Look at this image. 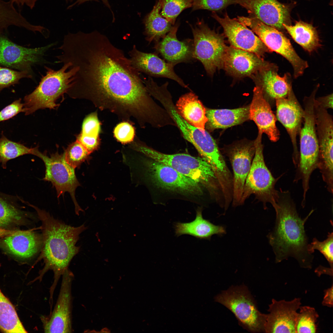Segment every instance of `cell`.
Returning <instances> with one entry per match:
<instances>
[{
    "instance_id": "1",
    "label": "cell",
    "mask_w": 333,
    "mask_h": 333,
    "mask_svg": "<svg viewBox=\"0 0 333 333\" xmlns=\"http://www.w3.org/2000/svg\"><path fill=\"white\" fill-rule=\"evenodd\" d=\"M56 63L77 67L68 93L91 101L122 119L136 117L151 97L130 59L104 35L97 31L65 35Z\"/></svg>"
},
{
    "instance_id": "2",
    "label": "cell",
    "mask_w": 333,
    "mask_h": 333,
    "mask_svg": "<svg viewBox=\"0 0 333 333\" xmlns=\"http://www.w3.org/2000/svg\"><path fill=\"white\" fill-rule=\"evenodd\" d=\"M273 207L276 213V223L268 237L276 262L292 257L301 267L310 269L313 256L307 250L308 239L304 225L312 211L304 219H301L294 202L285 192H279Z\"/></svg>"
},
{
    "instance_id": "3",
    "label": "cell",
    "mask_w": 333,
    "mask_h": 333,
    "mask_svg": "<svg viewBox=\"0 0 333 333\" xmlns=\"http://www.w3.org/2000/svg\"><path fill=\"white\" fill-rule=\"evenodd\" d=\"M33 208L41 222L43 244L39 260L44 266L40 276L49 270H52L54 281L53 290L59 278L68 267L73 258L79 252L76 245L80 234L87 229L84 224L75 227L54 218L45 210L29 204Z\"/></svg>"
},
{
    "instance_id": "4",
    "label": "cell",
    "mask_w": 333,
    "mask_h": 333,
    "mask_svg": "<svg viewBox=\"0 0 333 333\" xmlns=\"http://www.w3.org/2000/svg\"><path fill=\"white\" fill-rule=\"evenodd\" d=\"M139 150L204 187L217 202L222 199L223 194L217 178L211 166L202 158L184 153L165 154L142 145L139 146Z\"/></svg>"
},
{
    "instance_id": "5",
    "label": "cell",
    "mask_w": 333,
    "mask_h": 333,
    "mask_svg": "<svg viewBox=\"0 0 333 333\" xmlns=\"http://www.w3.org/2000/svg\"><path fill=\"white\" fill-rule=\"evenodd\" d=\"M70 63L63 64L62 67L55 70L45 66L46 74L42 76L35 89L24 98L25 115L32 113L40 109H55L59 105L57 100L72 87L77 67H71Z\"/></svg>"
},
{
    "instance_id": "6",
    "label": "cell",
    "mask_w": 333,
    "mask_h": 333,
    "mask_svg": "<svg viewBox=\"0 0 333 333\" xmlns=\"http://www.w3.org/2000/svg\"><path fill=\"white\" fill-rule=\"evenodd\" d=\"M215 300L230 310L245 329L252 332H264L266 314L259 310L245 286H232L217 295Z\"/></svg>"
},
{
    "instance_id": "7",
    "label": "cell",
    "mask_w": 333,
    "mask_h": 333,
    "mask_svg": "<svg viewBox=\"0 0 333 333\" xmlns=\"http://www.w3.org/2000/svg\"><path fill=\"white\" fill-rule=\"evenodd\" d=\"M262 134L259 133L254 142L255 153L251 168L247 177L240 202L243 204L251 195L263 203L266 208L267 203L273 206L279 197L275 188L276 179L265 164L262 143Z\"/></svg>"
},
{
    "instance_id": "8",
    "label": "cell",
    "mask_w": 333,
    "mask_h": 333,
    "mask_svg": "<svg viewBox=\"0 0 333 333\" xmlns=\"http://www.w3.org/2000/svg\"><path fill=\"white\" fill-rule=\"evenodd\" d=\"M315 96L311 95L304 99L303 124L299 133L298 168L304 189L309 188L311 175L318 168V164L319 148L315 125Z\"/></svg>"
},
{
    "instance_id": "9",
    "label": "cell",
    "mask_w": 333,
    "mask_h": 333,
    "mask_svg": "<svg viewBox=\"0 0 333 333\" xmlns=\"http://www.w3.org/2000/svg\"><path fill=\"white\" fill-rule=\"evenodd\" d=\"M190 26L194 38L193 58L201 62L212 76L217 69L223 68L228 46L222 35L211 30L202 19H198L194 27Z\"/></svg>"
},
{
    "instance_id": "10",
    "label": "cell",
    "mask_w": 333,
    "mask_h": 333,
    "mask_svg": "<svg viewBox=\"0 0 333 333\" xmlns=\"http://www.w3.org/2000/svg\"><path fill=\"white\" fill-rule=\"evenodd\" d=\"M237 19L249 27L271 51L281 55L290 63L295 78L303 74L308 67L307 62L298 55L289 39L281 31L264 24L255 17L239 16Z\"/></svg>"
},
{
    "instance_id": "11",
    "label": "cell",
    "mask_w": 333,
    "mask_h": 333,
    "mask_svg": "<svg viewBox=\"0 0 333 333\" xmlns=\"http://www.w3.org/2000/svg\"><path fill=\"white\" fill-rule=\"evenodd\" d=\"M35 155L41 158L45 166V175L43 180L50 182L55 187L58 198L66 192L69 193L75 206L76 214L79 215L82 210L79 206L75 196V191L80 184L76 176L75 169L65 160L64 153L58 152L48 157L39 151L37 148Z\"/></svg>"
},
{
    "instance_id": "12",
    "label": "cell",
    "mask_w": 333,
    "mask_h": 333,
    "mask_svg": "<svg viewBox=\"0 0 333 333\" xmlns=\"http://www.w3.org/2000/svg\"><path fill=\"white\" fill-rule=\"evenodd\" d=\"M60 290L54 308L47 318H42L45 333H71L72 285L74 278L68 269L62 275Z\"/></svg>"
},
{
    "instance_id": "13",
    "label": "cell",
    "mask_w": 333,
    "mask_h": 333,
    "mask_svg": "<svg viewBox=\"0 0 333 333\" xmlns=\"http://www.w3.org/2000/svg\"><path fill=\"white\" fill-rule=\"evenodd\" d=\"M54 43L35 48L24 47L11 41L0 34V64L27 71L32 74V66L44 61L46 52Z\"/></svg>"
},
{
    "instance_id": "14",
    "label": "cell",
    "mask_w": 333,
    "mask_h": 333,
    "mask_svg": "<svg viewBox=\"0 0 333 333\" xmlns=\"http://www.w3.org/2000/svg\"><path fill=\"white\" fill-rule=\"evenodd\" d=\"M151 179L158 187L165 190L189 195H200L201 185L172 167L153 159L147 163Z\"/></svg>"
},
{
    "instance_id": "15",
    "label": "cell",
    "mask_w": 333,
    "mask_h": 333,
    "mask_svg": "<svg viewBox=\"0 0 333 333\" xmlns=\"http://www.w3.org/2000/svg\"><path fill=\"white\" fill-rule=\"evenodd\" d=\"M224 153L231 164L233 171V207L240 205L244 184L255 153L254 143L243 142L232 145Z\"/></svg>"
},
{
    "instance_id": "16",
    "label": "cell",
    "mask_w": 333,
    "mask_h": 333,
    "mask_svg": "<svg viewBox=\"0 0 333 333\" xmlns=\"http://www.w3.org/2000/svg\"><path fill=\"white\" fill-rule=\"evenodd\" d=\"M212 16L222 27L231 46L261 57L266 52L271 51L252 30L236 19L230 18L227 13L222 18L213 12Z\"/></svg>"
},
{
    "instance_id": "17",
    "label": "cell",
    "mask_w": 333,
    "mask_h": 333,
    "mask_svg": "<svg viewBox=\"0 0 333 333\" xmlns=\"http://www.w3.org/2000/svg\"><path fill=\"white\" fill-rule=\"evenodd\" d=\"M301 298L290 301L273 299L269 305L264 326L265 333H296L297 310L301 304Z\"/></svg>"
},
{
    "instance_id": "18",
    "label": "cell",
    "mask_w": 333,
    "mask_h": 333,
    "mask_svg": "<svg viewBox=\"0 0 333 333\" xmlns=\"http://www.w3.org/2000/svg\"><path fill=\"white\" fill-rule=\"evenodd\" d=\"M264 24L281 31L284 24L289 25L290 10L277 0H235Z\"/></svg>"
},
{
    "instance_id": "19",
    "label": "cell",
    "mask_w": 333,
    "mask_h": 333,
    "mask_svg": "<svg viewBox=\"0 0 333 333\" xmlns=\"http://www.w3.org/2000/svg\"><path fill=\"white\" fill-rule=\"evenodd\" d=\"M276 101V117L285 128L291 139L294 149L293 162L296 165L299 158L297 137L301 128L303 109L297 100L292 88L286 97Z\"/></svg>"
},
{
    "instance_id": "20",
    "label": "cell",
    "mask_w": 333,
    "mask_h": 333,
    "mask_svg": "<svg viewBox=\"0 0 333 333\" xmlns=\"http://www.w3.org/2000/svg\"><path fill=\"white\" fill-rule=\"evenodd\" d=\"M42 234L33 229L18 232L0 238V248L6 253L22 260L31 259L40 252Z\"/></svg>"
},
{
    "instance_id": "21",
    "label": "cell",
    "mask_w": 333,
    "mask_h": 333,
    "mask_svg": "<svg viewBox=\"0 0 333 333\" xmlns=\"http://www.w3.org/2000/svg\"><path fill=\"white\" fill-rule=\"evenodd\" d=\"M269 63L253 53L227 47L223 68L231 75L242 77L258 72Z\"/></svg>"
},
{
    "instance_id": "22",
    "label": "cell",
    "mask_w": 333,
    "mask_h": 333,
    "mask_svg": "<svg viewBox=\"0 0 333 333\" xmlns=\"http://www.w3.org/2000/svg\"><path fill=\"white\" fill-rule=\"evenodd\" d=\"M253 97L249 106V119L257 125L259 133H265L272 141L279 138V132L276 125L277 118L265 98L262 88L257 85L253 90Z\"/></svg>"
},
{
    "instance_id": "23",
    "label": "cell",
    "mask_w": 333,
    "mask_h": 333,
    "mask_svg": "<svg viewBox=\"0 0 333 333\" xmlns=\"http://www.w3.org/2000/svg\"><path fill=\"white\" fill-rule=\"evenodd\" d=\"M130 55L132 66L138 72H142L155 77L171 79L182 87L188 88L183 80L175 72L174 66L165 62L155 54L142 52L134 45L130 52Z\"/></svg>"
},
{
    "instance_id": "24",
    "label": "cell",
    "mask_w": 333,
    "mask_h": 333,
    "mask_svg": "<svg viewBox=\"0 0 333 333\" xmlns=\"http://www.w3.org/2000/svg\"><path fill=\"white\" fill-rule=\"evenodd\" d=\"M179 26L177 23L169 32L158 43L154 48L167 62L173 65L182 62H190L193 59V40L186 39L180 41L176 33Z\"/></svg>"
},
{
    "instance_id": "25",
    "label": "cell",
    "mask_w": 333,
    "mask_h": 333,
    "mask_svg": "<svg viewBox=\"0 0 333 333\" xmlns=\"http://www.w3.org/2000/svg\"><path fill=\"white\" fill-rule=\"evenodd\" d=\"M278 69L276 64L269 63L258 72L263 91L275 100L286 97L292 88L290 74L281 77L278 74Z\"/></svg>"
},
{
    "instance_id": "26",
    "label": "cell",
    "mask_w": 333,
    "mask_h": 333,
    "mask_svg": "<svg viewBox=\"0 0 333 333\" xmlns=\"http://www.w3.org/2000/svg\"><path fill=\"white\" fill-rule=\"evenodd\" d=\"M195 219L187 223L175 222L174 224L175 235L179 237L188 235L200 239L210 240L214 235H222L226 233L224 228L216 225L202 216V209L198 208L196 211Z\"/></svg>"
},
{
    "instance_id": "27",
    "label": "cell",
    "mask_w": 333,
    "mask_h": 333,
    "mask_svg": "<svg viewBox=\"0 0 333 333\" xmlns=\"http://www.w3.org/2000/svg\"><path fill=\"white\" fill-rule=\"evenodd\" d=\"M175 106L178 113L187 122L201 130H205L208 121L206 110L195 93L189 92L183 95Z\"/></svg>"
},
{
    "instance_id": "28",
    "label": "cell",
    "mask_w": 333,
    "mask_h": 333,
    "mask_svg": "<svg viewBox=\"0 0 333 333\" xmlns=\"http://www.w3.org/2000/svg\"><path fill=\"white\" fill-rule=\"evenodd\" d=\"M22 199L18 196L0 192V228L8 229L27 222L30 215L21 208L18 202Z\"/></svg>"
},
{
    "instance_id": "29",
    "label": "cell",
    "mask_w": 333,
    "mask_h": 333,
    "mask_svg": "<svg viewBox=\"0 0 333 333\" xmlns=\"http://www.w3.org/2000/svg\"><path fill=\"white\" fill-rule=\"evenodd\" d=\"M206 123L211 130L225 129L249 119V106L234 109H209L206 110Z\"/></svg>"
},
{
    "instance_id": "30",
    "label": "cell",
    "mask_w": 333,
    "mask_h": 333,
    "mask_svg": "<svg viewBox=\"0 0 333 333\" xmlns=\"http://www.w3.org/2000/svg\"><path fill=\"white\" fill-rule=\"evenodd\" d=\"M161 1H157L143 19L146 39L149 42L158 43L171 30L173 25L160 14Z\"/></svg>"
},
{
    "instance_id": "31",
    "label": "cell",
    "mask_w": 333,
    "mask_h": 333,
    "mask_svg": "<svg viewBox=\"0 0 333 333\" xmlns=\"http://www.w3.org/2000/svg\"><path fill=\"white\" fill-rule=\"evenodd\" d=\"M283 26L295 41L307 52L311 53L320 46L317 32L311 24L299 21L293 26L284 24Z\"/></svg>"
},
{
    "instance_id": "32",
    "label": "cell",
    "mask_w": 333,
    "mask_h": 333,
    "mask_svg": "<svg viewBox=\"0 0 333 333\" xmlns=\"http://www.w3.org/2000/svg\"><path fill=\"white\" fill-rule=\"evenodd\" d=\"M101 124L97 112L92 113L84 119L80 133L76 140L80 143L90 154L95 150L99 144Z\"/></svg>"
},
{
    "instance_id": "33",
    "label": "cell",
    "mask_w": 333,
    "mask_h": 333,
    "mask_svg": "<svg viewBox=\"0 0 333 333\" xmlns=\"http://www.w3.org/2000/svg\"><path fill=\"white\" fill-rule=\"evenodd\" d=\"M0 331L4 333H26L11 302L0 290Z\"/></svg>"
},
{
    "instance_id": "34",
    "label": "cell",
    "mask_w": 333,
    "mask_h": 333,
    "mask_svg": "<svg viewBox=\"0 0 333 333\" xmlns=\"http://www.w3.org/2000/svg\"><path fill=\"white\" fill-rule=\"evenodd\" d=\"M37 147L29 148L19 142L12 141L1 133L0 138V163L4 169L9 160L27 154L34 155Z\"/></svg>"
},
{
    "instance_id": "35",
    "label": "cell",
    "mask_w": 333,
    "mask_h": 333,
    "mask_svg": "<svg viewBox=\"0 0 333 333\" xmlns=\"http://www.w3.org/2000/svg\"><path fill=\"white\" fill-rule=\"evenodd\" d=\"M296 318V333L316 332V323L319 315L315 309L309 306H300Z\"/></svg>"
},
{
    "instance_id": "36",
    "label": "cell",
    "mask_w": 333,
    "mask_h": 333,
    "mask_svg": "<svg viewBox=\"0 0 333 333\" xmlns=\"http://www.w3.org/2000/svg\"><path fill=\"white\" fill-rule=\"evenodd\" d=\"M162 16L173 25L177 16L184 9L192 6L193 0H161Z\"/></svg>"
},
{
    "instance_id": "37",
    "label": "cell",
    "mask_w": 333,
    "mask_h": 333,
    "mask_svg": "<svg viewBox=\"0 0 333 333\" xmlns=\"http://www.w3.org/2000/svg\"><path fill=\"white\" fill-rule=\"evenodd\" d=\"M89 154L84 146L76 140L70 144L64 153L66 161L74 169L79 167Z\"/></svg>"
},
{
    "instance_id": "38",
    "label": "cell",
    "mask_w": 333,
    "mask_h": 333,
    "mask_svg": "<svg viewBox=\"0 0 333 333\" xmlns=\"http://www.w3.org/2000/svg\"><path fill=\"white\" fill-rule=\"evenodd\" d=\"M333 232L329 233L327 237L323 241L314 238L312 242L307 245V250L311 254L314 250H318L325 257L328 262L331 268L333 269Z\"/></svg>"
},
{
    "instance_id": "39",
    "label": "cell",
    "mask_w": 333,
    "mask_h": 333,
    "mask_svg": "<svg viewBox=\"0 0 333 333\" xmlns=\"http://www.w3.org/2000/svg\"><path fill=\"white\" fill-rule=\"evenodd\" d=\"M32 74L27 71H15L0 66V92L5 88L17 84L21 78H31Z\"/></svg>"
},
{
    "instance_id": "40",
    "label": "cell",
    "mask_w": 333,
    "mask_h": 333,
    "mask_svg": "<svg viewBox=\"0 0 333 333\" xmlns=\"http://www.w3.org/2000/svg\"><path fill=\"white\" fill-rule=\"evenodd\" d=\"M235 3V0H193L192 10L205 9L217 11Z\"/></svg>"
},
{
    "instance_id": "41",
    "label": "cell",
    "mask_w": 333,
    "mask_h": 333,
    "mask_svg": "<svg viewBox=\"0 0 333 333\" xmlns=\"http://www.w3.org/2000/svg\"><path fill=\"white\" fill-rule=\"evenodd\" d=\"M135 134L134 127L127 121L118 124L113 130L114 135L115 138L123 143H128L133 141Z\"/></svg>"
},
{
    "instance_id": "42",
    "label": "cell",
    "mask_w": 333,
    "mask_h": 333,
    "mask_svg": "<svg viewBox=\"0 0 333 333\" xmlns=\"http://www.w3.org/2000/svg\"><path fill=\"white\" fill-rule=\"evenodd\" d=\"M21 101V99L17 100L0 111V122L11 118L20 112H24V104Z\"/></svg>"
},
{
    "instance_id": "43",
    "label": "cell",
    "mask_w": 333,
    "mask_h": 333,
    "mask_svg": "<svg viewBox=\"0 0 333 333\" xmlns=\"http://www.w3.org/2000/svg\"><path fill=\"white\" fill-rule=\"evenodd\" d=\"M315 100L319 105L326 109L333 108L332 93L318 98H315Z\"/></svg>"
},
{
    "instance_id": "44",
    "label": "cell",
    "mask_w": 333,
    "mask_h": 333,
    "mask_svg": "<svg viewBox=\"0 0 333 333\" xmlns=\"http://www.w3.org/2000/svg\"><path fill=\"white\" fill-rule=\"evenodd\" d=\"M324 306L331 307L333 306V285L324 291V295L322 302Z\"/></svg>"
},
{
    "instance_id": "45",
    "label": "cell",
    "mask_w": 333,
    "mask_h": 333,
    "mask_svg": "<svg viewBox=\"0 0 333 333\" xmlns=\"http://www.w3.org/2000/svg\"><path fill=\"white\" fill-rule=\"evenodd\" d=\"M14 4H16L19 7L26 5L32 9L35 7L36 2L38 0H10Z\"/></svg>"
},
{
    "instance_id": "46",
    "label": "cell",
    "mask_w": 333,
    "mask_h": 333,
    "mask_svg": "<svg viewBox=\"0 0 333 333\" xmlns=\"http://www.w3.org/2000/svg\"><path fill=\"white\" fill-rule=\"evenodd\" d=\"M101 0L102 1V2H103V3L104 4V5L106 6L108 8H109V10H110V11H111V12L112 13V15H113V21H114V20H115V18H114V14H113V12L112 10H111V7L110 4H109V2L108 0ZM92 1L99 2V1L98 0H77L74 3H73L70 6H68V8L69 9L70 8H71L73 6H75L76 5H80V4H82V3H83L86 2H87V1Z\"/></svg>"
},
{
    "instance_id": "47",
    "label": "cell",
    "mask_w": 333,
    "mask_h": 333,
    "mask_svg": "<svg viewBox=\"0 0 333 333\" xmlns=\"http://www.w3.org/2000/svg\"><path fill=\"white\" fill-rule=\"evenodd\" d=\"M19 230L7 229L0 228V238L17 233Z\"/></svg>"
},
{
    "instance_id": "48",
    "label": "cell",
    "mask_w": 333,
    "mask_h": 333,
    "mask_svg": "<svg viewBox=\"0 0 333 333\" xmlns=\"http://www.w3.org/2000/svg\"><path fill=\"white\" fill-rule=\"evenodd\" d=\"M1 15H2V14H1V7L0 3V20H1Z\"/></svg>"
},
{
    "instance_id": "49",
    "label": "cell",
    "mask_w": 333,
    "mask_h": 333,
    "mask_svg": "<svg viewBox=\"0 0 333 333\" xmlns=\"http://www.w3.org/2000/svg\"><path fill=\"white\" fill-rule=\"evenodd\" d=\"M73 0H65L66 2H69V1H70V2H72L73 1Z\"/></svg>"
}]
</instances>
